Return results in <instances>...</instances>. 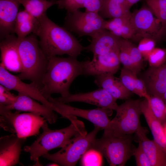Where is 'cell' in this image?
<instances>
[{
    "instance_id": "d6986e66",
    "label": "cell",
    "mask_w": 166,
    "mask_h": 166,
    "mask_svg": "<svg viewBox=\"0 0 166 166\" xmlns=\"http://www.w3.org/2000/svg\"><path fill=\"white\" fill-rule=\"evenodd\" d=\"M90 44L85 47V50L92 53L93 58L120 49L121 38L104 29L91 37Z\"/></svg>"
},
{
    "instance_id": "4316f807",
    "label": "cell",
    "mask_w": 166,
    "mask_h": 166,
    "mask_svg": "<svg viewBox=\"0 0 166 166\" xmlns=\"http://www.w3.org/2000/svg\"><path fill=\"white\" fill-rule=\"evenodd\" d=\"M130 18L122 17L106 21L105 29L120 38L128 40L132 38L135 32Z\"/></svg>"
},
{
    "instance_id": "277c9868",
    "label": "cell",
    "mask_w": 166,
    "mask_h": 166,
    "mask_svg": "<svg viewBox=\"0 0 166 166\" xmlns=\"http://www.w3.org/2000/svg\"><path fill=\"white\" fill-rule=\"evenodd\" d=\"M37 36L33 33L22 39H18L22 66V71L18 76L21 80L30 81L41 88L48 59L42 49Z\"/></svg>"
},
{
    "instance_id": "52a82bcc",
    "label": "cell",
    "mask_w": 166,
    "mask_h": 166,
    "mask_svg": "<svg viewBox=\"0 0 166 166\" xmlns=\"http://www.w3.org/2000/svg\"><path fill=\"white\" fill-rule=\"evenodd\" d=\"M140 100L130 99L118 105L116 113L104 132L115 136L136 133L141 127Z\"/></svg>"
},
{
    "instance_id": "ab89813d",
    "label": "cell",
    "mask_w": 166,
    "mask_h": 166,
    "mask_svg": "<svg viewBox=\"0 0 166 166\" xmlns=\"http://www.w3.org/2000/svg\"><path fill=\"white\" fill-rule=\"evenodd\" d=\"M127 2L132 6L133 5L141 0H126Z\"/></svg>"
},
{
    "instance_id": "e575fe53",
    "label": "cell",
    "mask_w": 166,
    "mask_h": 166,
    "mask_svg": "<svg viewBox=\"0 0 166 166\" xmlns=\"http://www.w3.org/2000/svg\"><path fill=\"white\" fill-rule=\"evenodd\" d=\"M137 46L144 60L147 61L148 57L156 47V41L149 37H144L139 41Z\"/></svg>"
},
{
    "instance_id": "7bdbcfd3",
    "label": "cell",
    "mask_w": 166,
    "mask_h": 166,
    "mask_svg": "<svg viewBox=\"0 0 166 166\" xmlns=\"http://www.w3.org/2000/svg\"><path fill=\"white\" fill-rule=\"evenodd\" d=\"M163 100L165 102L166 101V90L164 96Z\"/></svg>"
},
{
    "instance_id": "f546056e",
    "label": "cell",
    "mask_w": 166,
    "mask_h": 166,
    "mask_svg": "<svg viewBox=\"0 0 166 166\" xmlns=\"http://www.w3.org/2000/svg\"><path fill=\"white\" fill-rule=\"evenodd\" d=\"M147 99L152 113L163 125L166 122V106L165 101L163 99L154 96H150Z\"/></svg>"
},
{
    "instance_id": "1f68e13d",
    "label": "cell",
    "mask_w": 166,
    "mask_h": 166,
    "mask_svg": "<svg viewBox=\"0 0 166 166\" xmlns=\"http://www.w3.org/2000/svg\"><path fill=\"white\" fill-rule=\"evenodd\" d=\"M123 39L131 60L138 74L142 69L143 66L144 59L143 57L137 46L128 39Z\"/></svg>"
},
{
    "instance_id": "44dd1931",
    "label": "cell",
    "mask_w": 166,
    "mask_h": 166,
    "mask_svg": "<svg viewBox=\"0 0 166 166\" xmlns=\"http://www.w3.org/2000/svg\"><path fill=\"white\" fill-rule=\"evenodd\" d=\"M114 75L107 73L95 76L94 82L117 100L128 99L132 93L125 88L120 79Z\"/></svg>"
},
{
    "instance_id": "2e32d148",
    "label": "cell",
    "mask_w": 166,
    "mask_h": 166,
    "mask_svg": "<svg viewBox=\"0 0 166 166\" xmlns=\"http://www.w3.org/2000/svg\"><path fill=\"white\" fill-rule=\"evenodd\" d=\"M26 140L14 134L0 137V166H14L20 163L22 146Z\"/></svg>"
},
{
    "instance_id": "7c38bea8",
    "label": "cell",
    "mask_w": 166,
    "mask_h": 166,
    "mask_svg": "<svg viewBox=\"0 0 166 166\" xmlns=\"http://www.w3.org/2000/svg\"><path fill=\"white\" fill-rule=\"evenodd\" d=\"M0 84L10 90H14L27 95L54 111L53 105L43 95L39 86L32 82L29 84L24 82L18 76L10 73L1 63Z\"/></svg>"
},
{
    "instance_id": "9a60e30c",
    "label": "cell",
    "mask_w": 166,
    "mask_h": 166,
    "mask_svg": "<svg viewBox=\"0 0 166 166\" xmlns=\"http://www.w3.org/2000/svg\"><path fill=\"white\" fill-rule=\"evenodd\" d=\"M21 93H18L15 101L7 106H0V111L15 110L34 113L43 117L49 124L55 123L57 116L54 111L46 105Z\"/></svg>"
},
{
    "instance_id": "f1b7e54d",
    "label": "cell",
    "mask_w": 166,
    "mask_h": 166,
    "mask_svg": "<svg viewBox=\"0 0 166 166\" xmlns=\"http://www.w3.org/2000/svg\"><path fill=\"white\" fill-rule=\"evenodd\" d=\"M146 3L161 24V38L166 34V0H146Z\"/></svg>"
},
{
    "instance_id": "4dcf8cb0",
    "label": "cell",
    "mask_w": 166,
    "mask_h": 166,
    "mask_svg": "<svg viewBox=\"0 0 166 166\" xmlns=\"http://www.w3.org/2000/svg\"><path fill=\"white\" fill-rule=\"evenodd\" d=\"M103 156L98 151L91 148L88 150L81 158V166H101Z\"/></svg>"
},
{
    "instance_id": "30bf717a",
    "label": "cell",
    "mask_w": 166,
    "mask_h": 166,
    "mask_svg": "<svg viewBox=\"0 0 166 166\" xmlns=\"http://www.w3.org/2000/svg\"><path fill=\"white\" fill-rule=\"evenodd\" d=\"M130 22L134 31L133 38L139 41L144 37H149L156 41L161 39L162 26L147 5L132 13Z\"/></svg>"
},
{
    "instance_id": "6da1fadb",
    "label": "cell",
    "mask_w": 166,
    "mask_h": 166,
    "mask_svg": "<svg viewBox=\"0 0 166 166\" xmlns=\"http://www.w3.org/2000/svg\"><path fill=\"white\" fill-rule=\"evenodd\" d=\"M83 70L84 61H78L77 57L55 56L48 58L41 83L42 93L47 100L54 93L60 94L62 98L68 97L71 84L77 77L83 75Z\"/></svg>"
},
{
    "instance_id": "cb8c5ba5",
    "label": "cell",
    "mask_w": 166,
    "mask_h": 166,
    "mask_svg": "<svg viewBox=\"0 0 166 166\" xmlns=\"http://www.w3.org/2000/svg\"><path fill=\"white\" fill-rule=\"evenodd\" d=\"M132 6L126 0H103L98 14L103 18H130Z\"/></svg>"
},
{
    "instance_id": "8d00e7d4",
    "label": "cell",
    "mask_w": 166,
    "mask_h": 166,
    "mask_svg": "<svg viewBox=\"0 0 166 166\" xmlns=\"http://www.w3.org/2000/svg\"><path fill=\"white\" fill-rule=\"evenodd\" d=\"M133 155L135 156L137 166H151L149 159L139 140L138 147L134 148Z\"/></svg>"
},
{
    "instance_id": "3957f363",
    "label": "cell",
    "mask_w": 166,
    "mask_h": 166,
    "mask_svg": "<svg viewBox=\"0 0 166 166\" xmlns=\"http://www.w3.org/2000/svg\"><path fill=\"white\" fill-rule=\"evenodd\" d=\"M71 122L68 127L59 129L52 130L48 127L45 120L41 128L43 132L30 145L24 147V150L30 154L31 160L35 165L40 166L39 158L50 150L64 147L73 137L87 133L83 122L76 117L67 116Z\"/></svg>"
},
{
    "instance_id": "8992f818",
    "label": "cell",
    "mask_w": 166,
    "mask_h": 166,
    "mask_svg": "<svg viewBox=\"0 0 166 166\" xmlns=\"http://www.w3.org/2000/svg\"><path fill=\"white\" fill-rule=\"evenodd\" d=\"M18 111H0V126L4 130L21 138L36 136L45 121L44 117L34 113H20Z\"/></svg>"
},
{
    "instance_id": "484cf974",
    "label": "cell",
    "mask_w": 166,
    "mask_h": 166,
    "mask_svg": "<svg viewBox=\"0 0 166 166\" xmlns=\"http://www.w3.org/2000/svg\"><path fill=\"white\" fill-rule=\"evenodd\" d=\"M120 78L125 88L132 93L147 99L150 97L143 81L135 73L123 67L121 70Z\"/></svg>"
},
{
    "instance_id": "ba28073f",
    "label": "cell",
    "mask_w": 166,
    "mask_h": 166,
    "mask_svg": "<svg viewBox=\"0 0 166 166\" xmlns=\"http://www.w3.org/2000/svg\"><path fill=\"white\" fill-rule=\"evenodd\" d=\"M101 130L94 125V129L89 133L75 136L58 152L51 154L48 152L42 156L59 165L75 166L84 154L91 148L97 134Z\"/></svg>"
},
{
    "instance_id": "e0dca14e",
    "label": "cell",
    "mask_w": 166,
    "mask_h": 166,
    "mask_svg": "<svg viewBox=\"0 0 166 166\" xmlns=\"http://www.w3.org/2000/svg\"><path fill=\"white\" fill-rule=\"evenodd\" d=\"M140 78L150 96L163 99L166 90V61L159 67L149 66L143 73Z\"/></svg>"
},
{
    "instance_id": "603a6c76",
    "label": "cell",
    "mask_w": 166,
    "mask_h": 166,
    "mask_svg": "<svg viewBox=\"0 0 166 166\" xmlns=\"http://www.w3.org/2000/svg\"><path fill=\"white\" fill-rule=\"evenodd\" d=\"M140 107L152 134L154 140L166 153V138L163 127L151 111L147 99L140 101Z\"/></svg>"
},
{
    "instance_id": "836d02e7",
    "label": "cell",
    "mask_w": 166,
    "mask_h": 166,
    "mask_svg": "<svg viewBox=\"0 0 166 166\" xmlns=\"http://www.w3.org/2000/svg\"><path fill=\"white\" fill-rule=\"evenodd\" d=\"M119 58L121 63L124 68L130 70L137 75L138 73L132 62L124 39L121 38L119 53Z\"/></svg>"
},
{
    "instance_id": "8fae6325",
    "label": "cell",
    "mask_w": 166,
    "mask_h": 166,
    "mask_svg": "<svg viewBox=\"0 0 166 166\" xmlns=\"http://www.w3.org/2000/svg\"><path fill=\"white\" fill-rule=\"evenodd\" d=\"M48 100L53 105L54 111L63 117L68 116L80 117L90 121L102 130H105L109 126L110 120L109 116L111 115L113 110L99 107L92 109L77 108L59 101L51 97Z\"/></svg>"
},
{
    "instance_id": "74e56055",
    "label": "cell",
    "mask_w": 166,
    "mask_h": 166,
    "mask_svg": "<svg viewBox=\"0 0 166 166\" xmlns=\"http://www.w3.org/2000/svg\"><path fill=\"white\" fill-rule=\"evenodd\" d=\"M10 90L0 85V106L10 105L15 100L17 96L11 93Z\"/></svg>"
},
{
    "instance_id": "9c48e42d",
    "label": "cell",
    "mask_w": 166,
    "mask_h": 166,
    "mask_svg": "<svg viewBox=\"0 0 166 166\" xmlns=\"http://www.w3.org/2000/svg\"><path fill=\"white\" fill-rule=\"evenodd\" d=\"M106 22L98 13L82 12L77 10L67 12L64 27L80 37L88 36L91 37L105 29Z\"/></svg>"
},
{
    "instance_id": "d4e9b609",
    "label": "cell",
    "mask_w": 166,
    "mask_h": 166,
    "mask_svg": "<svg viewBox=\"0 0 166 166\" xmlns=\"http://www.w3.org/2000/svg\"><path fill=\"white\" fill-rule=\"evenodd\" d=\"M39 24V20L24 10L18 12L16 20L14 33L19 40L34 33Z\"/></svg>"
},
{
    "instance_id": "ee69618b",
    "label": "cell",
    "mask_w": 166,
    "mask_h": 166,
    "mask_svg": "<svg viewBox=\"0 0 166 166\" xmlns=\"http://www.w3.org/2000/svg\"><path fill=\"white\" fill-rule=\"evenodd\" d=\"M165 102H166V101H165Z\"/></svg>"
},
{
    "instance_id": "4fadbf2b",
    "label": "cell",
    "mask_w": 166,
    "mask_h": 166,
    "mask_svg": "<svg viewBox=\"0 0 166 166\" xmlns=\"http://www.w3.org/2000/svg\"><path fill=\"white\" fill-rule=\"evenodd\" d=\"M120 49L97 56L91 60L84 61L83 75L94 77L107 73L114 74L118 70L121 63Z\"/></svg>"
},
{
    "instance_id": "5b68a950",
    "label": "cell",
    "mask_w": 166,
    "mask_h": 166,
    "mask_svg": "<svg viewBox=\"0 0 166 166\" xmlns=\"http://www.w3.org/2000/svg\"><path fill=\"white\" fill-rule=\"evenodd\" d=\"M133 139L132 134L117 136L104 132L100 138L95 140L91 148L101 153L109 165L124 166L133 155Z\"/></svg>"
},
{
    "instance_id": "60d3db41",
    "label": "cell",
    "mask_w": 166,
    "mask_h": 166,
    "mask_svg": "<svg viewBox=\"0 0 166 166\" xmlns=\"http://www.w3.org/2000/svg\"><path fill=\"white\" fill-rule=\"evenodd\" d=\"M164 133L166 138V122L163 125Z\"/></svg>"
},
{
    "instance_id": "7a4b0ae2",
    "label": "cell",
    "mask_w": 166,
    "mask_h": 166,
    "mask_svg": "<svg viewBox=\"0 0 166 166\" xmlns=\"http://www.w3.org/2000/svg\"><path fill=\"white\" fill-rule=\"evenodd\" d=\"M38 20L39 25L34 34L39 37L40 46L48 59L64 54L77 57L85 50L68 30L54 22L46 14Z\"/></svg>"
},
{
    "instance_id": "ffe728a7",
    "label": "cell",
    "mask_w": 166,
    "mask_h": 166,
    "mask_svg": "<svg viewBox=\"0 0 166 166\" xmlns=\"http://www.w3.org/2000/svg\"><path fill=\"white\" fill-rule=\"evenodd\" d=\"M20 4L18 0H0V36L2 40L14 33Z\"/></svg>"
},
{
    "instance_id": "d6a6232c",
    "label": "cell",
    "mask_w": 166,
    "mask_h": 166,
    "mask_svg": "<svg viewBox=\"0 0 166 166\" xmlns=\"http://www.w3.org/2000/svg\"><path fill=\"white\" fill-rule=\"evenodd\" d=\"M147 61L150 66L162 65L166 61V48L155 47L148 55Z\"/></svg>"
},
{
    "instance_id": "5bb4252c",
    "label": "cell",
    "mask_w": 166,
    "mask_h": 166,
    "mask_svg": "<svg viewBox=\"0 0 166 166\" xmlns=\"http://www.w3.org/2000/svg\"><path fill=\"white\" fill-rule=\"evenodd\" d=\"M55 99L65 103L74 102H84L112 110L116 111L118 106L117 103V99L101 88L86 93H70L66 97H60Z\"/></svg>"
},
{
    "instance_id": "d590c367",
    "label": "cell",
    "mask_w": 166,
    "mask_h": 166,
    "mask_svg": "<svg viewBox=\"0 0 166 166\" xmlns=\"http://www.w3.org/2000/svg\"><path fill=\"white\" fill-rule=\"evenodd\" d=\"M85 0H58L56 1L58 8L65 9L67 12H72L84 8Z\"/></svg>"
},
{
    "instance_id": "f35d334b",
    "label": "cell",
    "mask_w": 166,
    "mask_h": 166,
    "mask_svg": "<svg viewBox=\"0 0 166 166\" xmlns=\"http://www.w3.org/2000/svg\"><path fill=\"white\" fill-rule=\"evenodd\" d=\"M103 0H85L84 8L85 11L98 13Z\"/></svg>"
},
{
    "instance_id": "7402d4cb",
    "label": "cell",
    "mask_w": 166,
    "mask_h": 166,
    "mask_svg": "<svg viewBox=\"0 0 166 166\" xmlns=\"http://www.w3.org/2000/svg\"><path fill=\"white\" fill-rule=\"evenodd\" d=\"M146 130L141 127L136 133L147 154L151 166H166V153L154 140L148 138Z\"/></svg>"
},
{
    "instance_id": "b9f144b4",
    "label": "cell",
    "mask_w": 166,
    "mask_h": 166,
    "mask_svg": "<svg viewBox=\"0 0 166 166\" xmlns=\"http://www.w3.org/2000/svg\"><path fill=\"white\" fill-rule=\"evenodd\" d=\"M47 165L48 166H59V165L58 164L55 162H54L53 163H51V164H48V165Z\"/></svg>"
},
{
    "instance_id": "ac0fdd59",
    "label": "cell",
    "mask_w": 166,
    "mask_h": 166,
    "mask_svg": "<svg viewBox=\"0 0 166 166\" xmlns=\"http://www.w3.org/2000/svg\"><path fill=\"white\" fill-rule=\"evenodd\" d=\"M18 43L17 36L13 34L1 40L0 63L8 71L20 73L22 71V66Z\"/></svg>"
},
{
    "instance_id": "83f0119b",
    "label": "cell",
    "mask_w": 166,
    "mask_h": 166,
    "mask_svg": "<svg viewBox=\"0 0 166 166\" xmlns=\"http://www.w3.org/2000/svg\"><path fill=\"white\" fill-rule=\"evenodd\" d=\"M24 10L38 19L46 14V11L57 4L56 1L48 0H18Z\"/></svg>"
}]
</instances>
